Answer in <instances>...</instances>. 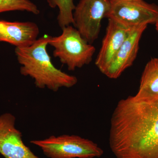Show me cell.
I'll return each mask as SVG.
<instances>
[{"label":"cell","mask_w":158,"mask_h":158,"mask_svg":"<svg viewBox=\"0 0 158 158\" xmlns=\"http://www.w3.org/2000/svg\"><path fill=\"white\" fill-rule=\"evenodd\" d=\"M27 11L39 14L37 6L30 0H0V13L10 11Z\"/></svg>","instance_id":"4fadbf2b"},{"label":"cell","mask_w":158,"mask_h":158,"mask_svg":"<svg viewBox=\"0 0 158 158\" xmlns=\"http://www.w3.org/2000/svg\"><path fill=\"white\" fill-rule=\"evenodd\" d=\"M155 25L156 30L158 32V19L156 21V22L155 23Z\"/></svg>","instance_id":"5bb4252c"},{"label":"cell","mask_w":158,"mask_h":158,"mask_svg":"<svg viewBox=\"0 0 158 158\" xmlns=\"http://www.w3.org/2000/svg\"><path fill=\"white\" fill-rule=\"evenodd\" d=\"M108 20L106 34L95 62L102 73L110 65L131 29L112 20Z\"/></svg>","instance_id":"9c48e42d"},{"label":"cell","mask_w":158,"mask_h":158,"mask_svg":"<svg viewBox=\"0 0 158 158\" xmlns=\"http://www.w3.org/2000/svg\"><path fill=\"white\" fill-rule=\"evenodd\" d=\"M15 120L11 113L0 115V154L5 158H40L24 143Z\"/></svg>","instance_id":"52a82bcc"},{"label":"cell","mask_w":158,"mask_h":158,"mask_svg":"<svg viewBox=\"0 0 158 158\" xmlns=\"http://www.w3.org/2000/svg\"><path fill=\"white\" fill-rule=\"evenodd\" d=\"M31 143L39 147L49 158H99L104 153L93 141L75 135L51 136Z\"/></svg>","instance_id":"277c9868"},{"label":"cell","mask_w":158,"mask_h":158,"mask_svg":"<svg viewBox=\"0 0 158 158\" xmlns=\"http://www.w3.org/2000/svg\"><path fill=\"white\" fill-rule=\"evenodd\" d=\"M106 15L130 29L155 23L158 19V6L144 0H110Z\"/></svg>","instance_id":"5b68a950"},{"label":"cell","mask_w":158,"mask_h":158,"mask_svg":"<svg viewBox=\"0 0 158 158\" xmlns=\"http://www.w3.org/2000/svg\"><path fill=\"white\" fill-rule=\"evenodd\" d=\"M39 28L31 22L0 20V41L8 43L16 48L30 46L37 40Z\"/></svg>","instance_id":"30bf717a"},{"label":"cell","mask_w":158,"mask_h":158,"mask_svg":"<svg viewBox=\"0 0 158 158\" xmlns=\"http://www.w3.org/2000/svg\"><path fill=\"white\" fill-rule=\"evenodd\" d=\"M47 2L51 8L59 9L57 20L61 28L73 24V11L76 7L73 0H47Z\"/></svg>","instance_id":"7c38bea8"},{"label":"cell","mask_w":158,"mask_h":158,"mask_svg":"<svg viewBox=\"0 0 158 158\" xmlns=\"http://www.w3.org/2000/svg\"><path fill=\"white\" fill-rule=\"evenodd\" d=\"M62 34L51 37L48 44L54 48L53 56L69 70L74 71L92 61L96 49L82 37L75 28L69 26L62 29Z\"/></svg>","instance_id":"3957f363"},{"label":"cell","mask_w":158,"mask_h":158,"mask_svg":"<svg viewBox=\"0 0 158 158\" xmlns=\"http://www.w3.org/2000/svg\"><path fill=\"white\" fill-rule=\"evenodd\" d=\"M109 144L116 158H158V94L118 102L110 122Z\"/></svg>","instance_id":"6da1fadb"},{"label":"cell","mask_w":158,"mask_h":158,"mask_svg":"<svg viewBox=\"0 0 158 158\" xmlns=\"http://www.w3.org/2000/svg\"><path fill=\"white\" fill-rule=\"evenodd\" d=\"M110 8V0H80L76 6L73 25L90 44L98 38L102 20Z\"/></svg>","instance_id":"8992f818"},{"label":"cell","mask_w":158,"mask_h":158,"mask_svg":"<svg viewBox=\"0 0 158 158\" xmlns=\"http://www.w3.org/2000/svg\"><path fill=\"white\" fill-rule=\"evenodd\" d=\"M147 27L141 26L131 29L121 47L103 74L109 78L116 79L133 65L138 55L141 36Z\"/></svg>","instance_id":"ba28073f"},{"label":"cell","mask_w":158,"mask_h":158,"mask_svg":"<svg viewBox=\"0 0 158 158\" xmlns=\"http://www.w3.org/2000/svg\"><path fill=\"white\" fill-rule=\"evenodd\" d=\"M158 94V58H152L147 62L140 80L138 93L139 98L151 97Z\"/></svg>","instance_id":"8fae6325"},{"label":"cell","mask_w":158,"mask_h":158,"mask_svg":"<svg viewBox=\"0 0 158 158\" xmlns=\"http://www.w3.org/2000/svg\"><path fill=\"white\" fill-rule=\"evenodd\" d=\"M51 37L45 34L30 46L16 48L15 53L21 65L20 72L22 75L32 78L37 88H47L56 92L60 88L73 87L78 79L58 69L53 64L47 50Z\"/></svg>","instance_id":"7a4b0ae2"}]
</instances>
